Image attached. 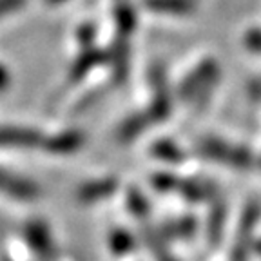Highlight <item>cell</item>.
Segmentation results:
<instances>
[{
  "mask_svg": "<svg viewBox=\"0 0 261 261\" xmlns=\"http://www.w3.org/2000/svg\"><path fill=\"white\" fill-rule=\"evenodd\" d=\"M223 223H225V207L221 201L212 203V208L208 212V221H207V238L212 245L220 241L221 232H223Z\"/></svg>",
  "mask_w": 261,
  "mask_h": 261,
  "instance_id": "cell-15",
  "label": "cell"
},
{
  "mask_svg": "<svg viewBox=\"0 0 261 261\" xmlns=\"http://www.w3.org/2000/svg\"><path fill=\"white\" fill-rule=\"evenodd\" d=\"M84 140H86L84 135L76 129L62 130V133L44 138L42 149H45L51 154H71V152H76L84 145Z\"/></svg>",
  "mask_w": 261,
  "mask_h": 261,
  "instance_id": "cell-10",
  "label": "cell"
},
{
  "mask_svg": "<svg viewBox=\"0 0 261 261\" xmlns=\"http://www.w3.org/2000/svg\"><path fill=\"white\" fill-rule=\"evenodd\" d=\"M151 152L156 156L158 160H163V162H171V163H179L184 160V152L179 149L176 143L169 142V140H160L152 145Z\"/></svg>",
  "mask_w": 261,
  "mask_h": 261,
  "instance_id": "cell-16",
  "label": "cell"
},
{
  "mask_svg": "<svg viewBox=\"0 0 261 261\" xmlns=\"http://www.w3.org/2000/svg\"><path fill=\"white\" fill-rule=\"evenodd\" d=\"M107 64L111 65L113 71V78L116 84H122L127 80L130 71V47H129V38L116 37L107 51Z\"/></svg>",
  "mask_w": 261,
  "mask_h": 261,
  "instance_id": "cell-9",
  "label": "cell"
},
{
  "mask_svg": "<svg viewBox=\"0 0 261 261\" xmlns=\"http://www.w3.org/2000/svg\"><path fill=\"white\" fill-rule=\"evenodd\" d=\"M44 136L38 129L24 125H2L0 127V147L6 149H33L42 147Z\"/></svg>",
  "mask_w": 261,
  "mask_h": 261,
  "instance_id": "cell-7",
  "label": "cell"
},
{
  "mask_svg": "<svg viewBox=\"0 0 261 261\" xmlns=\"http://www.w3.org/2000/svg\"><path fill=\"white\" fill-rule=\"evenodd\" d=\"M194 230H196V221L191 216L179 218V220H174L172 223L165 225V232L174 238H189Z\"/></svg>",
  "mask_w": 261,
  "mask_h": 261,
  "instance_id": "cell-18",
  "label": "cell"
},
{
  "mask_svg": "<svg viewBox=\"0 0 261 261\" xmlns=\"http://www.w3.org/2000/svg\"><path fill=\"white\" fill-rule=\"evenodd\" d=\"M143 6L154 13L187 16L196 9L194 0H143Z\"/></svg>",
  "mask_w": 261,
  "mask_h": 261,
  "instance_id": "cell-14",
  "label": "cell"
},
{
  "mask_svg": "<svg viewBox=\"0 0 261 261\" xmlns=\"http://www.w3.org/2000/svg\"><path fill=\"white\" fill-rule=\"evenodd\" d=\"M198 151L205 158H211L212 162H220L225 165L236 169H247L254 163L252 152L247 147L230 145L220 138H203L198 143Z\"/></svg>",
  "mask_w": 261,
  "mask_h": 261,
  "instance_id": "cell-2",
  "label": "cell"
},
{
  "mask_svg": "<svg viewBox=\"0 0 261 261\" xmlns=\"http://www.w3.org/2000/svg\"><path fill=\"white\" fill-rule=\"evenodd\" d=\"M47 4H51V6H58V4H64V2H67V0H45Z\"/></svg>",
  "mask_w": 261,
  "mask_h": 261,
  "instance_id": "cell-23",
  "label": "cell"
},
{
  "mask_svg": "<svg viewBox=\"0 0 261 261\" xmlns=\"http://www.w3.org/2000/svg\"><path fill=\"white\" fill-rule=\"evenodd\" d=\"M0 194L8 196L11 200L33 201L40 196V187L31 179L16 176L0 167Z\"/></svg>",
  "mask_w": 261,
  "mask_h": 261,
  "instance_id": "cell-6",
  "label": "cell"
},
{
  "mask_svg": "<svg viewBox=\"0 0 261 261\" xmlns=\"http://www.w3.org/2000/svg\"><path fill=\"white\" fill-rule=\"evenodd\" d=\"M8 84H9V73L4 65L0 64V91H4L8 87Z\"/></svg>",
  "mask_w": 261,
  "mask_h": 261,
  "instance_id": "cell-22",
  "label": "cell"
},
{
  "mask_svg": "<svg viewBox=\"0 0 261 261\" xmlns=\"http://www.w3.org/2000/svg\"><path fill=\"white\" fill-rule=\"evenodd\" d=\"M151 123H152V120H151V116L147 114V111L130 114L129 118L123 120L122 125L116 130V140H118L120 143L133 142V140H136L138 136H142Z\"/></svg>",
  "mask_w": 261,
  "mask_h": 261,
  "instance_id": "cell-12",
  "label": "cell"
},
{
  "mask_svg": "<svg viewBox=\"0 0 261 261\" xmlns=\"http://www.w3.org/2000/svg\"><path fill=\"white\" fill-rule=\"evenodd\" d=\"M109 247L113 250V254L116 256H123V254H129L130 250L135 249L133 247V236L125 230H114L109 238Z\"/></svg>",
  "mask_w": 261,
  "mask_h": 261,
  "instance_id": "cell-17",
  "label": "cell"
},
{
  "mask_svg": "<svg viewBox=\"0 0 261 261\" xmlns=\"http://www.w3.org/2000/svg\"><path fill=\"white\" fill-rule=\"evenodd\" d=\"M257 216H259V207L256 203H250L249 207L245 208L240 221V227H238L236 240H234L232 254H230L232 261H245V257H247L250 243H252L254 227H256Z\"/></svg>",
  "mask_w": 261,
  "mask_h": 261,
  "instance_id": "cell-8",
  "label": "cell"
},
{
  "mask_svg": "<svg viewBox=\"0 0 261 261\" xmlns=\"http://www.w3.org/2000/svg\"><path fill=\"white\" fill-rule=\"evenodd\" d=\"M114 25L116 37L129 38L136 28V13L130 0H114Z\"/></svg>",
  "mask_w": 261,
  "mask_h": 261,
  "instance_id": "cell-13",
  "label": "cell"
},
{
  "mask_svg": "<svg viewBox=\"0 0 261 261\" xmlns=\"http://www.w3.org/2000/svg\"><path fill=\"white\" fill-rule=\"evenodd\" d=\"M118 189V179L116 178H100L87 181V184L80 185L76 191V200L84 205H91L94 201L106 200L111 194H114Z\"/></svg>",
  "mask_w": 261,
  "mask_h": 261,
  "instance_id": "cell-11",
  "label": "cell"
},
{
  "mask_svg": "<svg viewBox=\"0 0 261 261\" xmlns=\"http://www.w3.org/2000/svg\"><path fill=\"white\" fill-rule=\"evenodd\" d=\"M152 87V96H151V106L147 107V114L151 116L152 123L163 122V120L169 118L171 114V89H169L167 78L163 73L162 67H154L151 71V76H149Z\"/></svg>",
  "mask_w": 261,
  "mask_h": 261,
  "instance_id": "cell-3",
  "label": "cell"
},
{
  "mask_svg": "<svg viewBox=\"0 0 261 261\" xmlns=\"http://www.w3.org/2000/svg\"><path fill=\"white\" fill-rule=\"evenodd\" d=\"M102 62H107V51H102L98 47H84L80 51L74 62L71 64L69 71H67V76H65V84H64V91L71 89L74 84L82 82L91 71L100 65Z\"/></svg>",
  "mask_w": 261,
  "mask_h": 261,
  "instance_id": "cell-5",
  "label": "cell"
},
{
  "mask_svg": "<svg viewBox=\"0 0 261 261\" xmlns=\"http://www.w3.org/2000/svg\"><path fill=\"white\" fill-rule=\"evenodd\" d=\"M24 238L28 241L29 249L40 261H55L57 259V249L51 236L49 227L40 220L29 221L24 227Z\"/></svg>",
  "mask_w": 261,
  "mask_h": 261,
  "instance_id": "cell-4",
  "label": "cell"
},
{
  "mask_svg": "<svg viewBox=\"0 0 261 261\" xmlns=\"http://www.w3.org/2000/svg\"><path fill=\"white\" fill-rule=\"evenodd\" d=\"M25 2L28 0H0V20H4L6 16L22 9L25 6Z\"/></svg>",
  "mask_w": 261,
  "mask_h": 261,
  "instance_id": "cell-20",
  "label": "cell"
},
{
  "mask_svg": "<svg viewBox=\"0 0 261 261\" xmlns=\"http://www.w3.org/2000/svg\"><path fill=\"white\" fill-rule=\"evenodd\" d=\"M218 76H220V67H218L216 60L207 58L181 80L178 87V98L184 103L201 106L211 96Z\"/></svg>",
  "mask_w": 261,
  "mask_h": 261,
  "instance_id": "cell-1",
  "label": "cell"
},
{
  "mask_svg": "<svg viewBox=\"0 0 261 261\" xmlns=\"http://www.w3.org/2000/svg\"><path fill=\"white\" fill-rule=\"evenodd\" d=\"M245 45L254 51H261V29H252L245 35Z\"/></svg>",
  "mask_w": 261,
  "mask_h": 261,
  "instance_id": "cell-21",
  "label": "cell"
},
{
  "mask_svg": "<svg viewBox=\"0 0 261 261\" xmlns=\"http://www.w3.org/2000/svg\"><path fill=\"white\" fill-rule=\"evenodd\" d=\"M94 38H96V29H94V25L86 24V25H82V28L78 29L76 40H78V44H80L82 49H84V47H93Z\"/></svg>",
  "mask_w": 261,
  "mask_h": 261,
  "instance_id": "cell-19",
  "label": "cell"
}]
</instances>
